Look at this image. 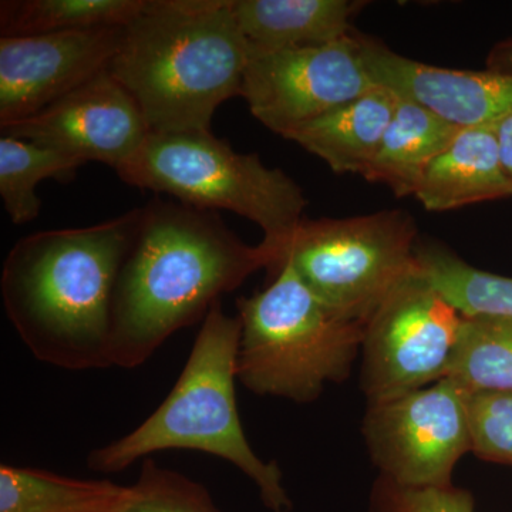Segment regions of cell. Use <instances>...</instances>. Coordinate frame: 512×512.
I'll list each match as a JSON object with an SVG mask.
<instances>
[{
    "instance_id": "6da1fadb",
    "label": "cell",
    "mask_w": 512,
    "mask_h": 512,
    "mask_svg": "<svg viewBox=\"0 0 512 512\" xmlns=\"http://www.w3.org/2000/svg\"><path fill=\"white\" fill-rule=\"evenodd\" d=\"M265 244H245L217 212L178 201L141 208L136 238L121 265L111 319V363L144 365L178 330L204 320L225 293L262 268L278 271Z\"/></svg>"
},
{
    "instance_id": "7a4b0ae2",
    "label": "cell",
    "mask_w": 512,
    "mask_h": 512,
    "mask_svg": "<svg viewBox=\"0 0 512 512\" xmlns=\"http://www.w3.org/2000/svg\"><path fill=\"white\" fill-rule=\"evenodd\" d=\"M140 220L136 208L90 227L35 232L10 249L3 308L39 362L70 372L113 366L114 292Z\"/></svg>"
},
{
    "instance_id": "3957f363",
    "label": "cell",
    "mask_w": 512,
    "mask_h": 512,
    "mask_svg": "<svg viewBox=\"0 0 512 512\" xmlns=\"http://www.w3.org/2000/svg\"><path fill=\"white\" fill-rule=\"evenodd\" d=\"M247 62L234 0H146L109 72L150 133H187L211 131L215 110L241 97Z\"/></svg>"
},
{
    "instance_id": "277c9868",
    "label": "cell",
    "mask_w": 512,
    "mask_h": 512,
    "mask_svg": "<svg viewBox=\"0 0 512 512\" xmlns=\"http://www.w3.org/2000/svg\"><path fill=\"white\" fill-rule=\"evenodd\" d=\"M241 319L229 316L221 301L202 320L200 332L173 390L137 429L96 448L87 466L114 474L168 450H192L228 461L256 485L272 512H291L284 474L275 461H265L251 447L239 419L237 357Z\"/></svg>"
},
{
    "instance_id": "5b68a950",
    "label": "cell",
    "mask_w": 512,
    "mask_h": 512,
    "mask_svg": "<svg viewBox=\"0 0 512 512\" xmlns=\"http://www.w3.org/2000/svg\"><path fill=\"white\" fill-rule=\"evenodd\" d=\"M237 308L238 382L258 396L315 402L326 384L348 379L362 352L365 325L329 308L291 262Z\"/></svg>"
},
{
    "instance_id": "8992f818",
    "label": "cell",
    "mask_w": 512,
    "mask_h": 512,
    "mask_svg": "<svg viewBox=\"0 0 512 512\" xmlns=\"http://www.w3.org/2000/svg\"><path fill=\"white\" fill-rule=\"evenodd\" d=\"M116 171L140 190L170 195L198 210L234 212L259 225L262 244L278 255V271L308 205L288 174L266 167L258 154L238 153L211 131L150 133Z\"/></svg>"
},
{
    "instance_id": "52a82bcc",
    "label": "cell",
    "mask_w": 512,
    "mask_h": 512,
    "mask_svg": "<svg viewBox=\"0 0 512 512\" xmlns=\"http://www.w3.org/2000/svg\"><path fill=\"white\" fill-rule=\"evenodd\" d=\"M416 252L412 215L386 210L343 220H303L284 262H291L329 308L366 326L393 289L419 268Z\"/></svg>"
},
{
    "instance_id": "ba28073f",
    "label": "cell",
    "mask_w": 512,
    "mask_h": 512,
    "mask_svg": "<svg viewBox=\"0 0 512 512\" xmlns=\"http://www.w3.org/2000/svg\"><path fill=\"white\" fill-rule=\"evenodd\" d=\"M466 315L421 272L400 282L367 320L360 387L380 403L446 379Z\"/></svg>"
},
{
    "instance_id": "9c48e42d",
    "label": "cell",
    "mask_w": 512,
    "mask_h": 512,
    "mask_svg": "<svg viewBox=\"0 0 512 512\" xmlns=\"http://www.w3.org/2000/svg\"><path fill=\"white\" fill-rule=\"evenodd\" d=\"M471 393L451 377L367 406L363 437L379 477L409 490L447 488L471 453Z\"/></svg>"
},
{
    "instance_id": "30bf717a",
    "label": "cell",
    "mask_w": 512,
    "mask_h": 512,
    "mask_svg": "<svg viewBox=\"0 0 512 512\" xmlns=\"http://www.w3.org/2000/svg\"><path fill=\"white\" fill-rule=\"evenodd\" d=\"M376 87L353 33L329 45L248 50L242 94L256 120L279 136Z\"/></svg>"
},
{
    "instance_id": "8fae6325",
    "label": "cell",
    "mask_w": 512,
    "mask_h": 512,
    "mask_svg": "<svg viewBox=\"0 0 512 512\" xmlns=\"http://www.w3.org/2000/svg\"><path fill=\"white\" fill-rule=\"evenodd\" d=\"M0 131L2 136L52 148L80 163L99 161L116 170L150 136L136 100L109 70L35 116L2 124Z\"/></svg>"
},
{
    "instance_id": "7c38bea8",
    "label": "cell",
    "mask_w": 512,
    "mask_h": 512,
    "mask_svg": "<svg viewBox=\"0 0 512 512\" xmlns=\"http://www.w3.org/2000/svg\"><path fill=\"white\" fill-rule=\"evenodd\" d=\"M124 28L0 37V126L28 119L109 70Z\"/></svg>"
},
{
    "instance_id": "4fadbf2b",
    "label": "cell",
    "mask_w": 512,
    "mask_h": 512,
    "mask_svg": "<svg viewBox=\"0 0 512 512\" xmlns=\"http://www.w3.org/2000/svg\"><path fill=\"white\" fill-rule=\"evenodd\" d=\"M376 86L426 107L460 128L491 126L512 114V74L444 69L409 59L360 35Z\"/></svg>"
},
{
    "instance_id": "5bb4252c",
    "label": "cell",
    "mask_w": 512,
    "mask_h": 512,
    "mask_svg": "<svg viewBox=\"0 0 512 512\" xmlns=\"http://www.w3.org/2000/svg\"><path fill=\"white\" fill-rule=\"evenodd\" d=\"M495 124L461 128L450 146L424 171L414 197L427 211L457 210L511 197L501 164Z\"/></svg>"
},
{
    "instance_id": "9a60e30c",
    "label": "cell",
    "mask_w": 512,
    "mask_h": 512,
    "mask_svg": "<svg viewBox=\"0 0 512 512\" xmlns=\"http://www.w3.org/2000/svg\"><path fill=\"white\" fill-rule=\"evenodd\" d=\"M396 104L392 90L376 86L293 128L284 138L325 161L335 173L365 175L379 153Z\"/></svg>"
},
{
    "instance_id": "2e32d148",
    "label": "cell",
    "mask_w": 512,
    "mask_h": 512,
    "mask_svg": "<svg viewBox=\"0 0 512 512\" xmlns=\"http://www.w3.org/2000/svg\"><path fill=\"white\" fill-rule=\"evenodd\" d=\"M355 0H234L239 30L252 52L329 45L353 35Z\"/></svg>"
},
{
    "instance_id": "e0dca14e",
    "label": "cell",
    "mask_w": 512,
    "mask_h": 512,
    "mask_svg": "<svg viewBox=\"0 0 512 512\" xmlns=\"http://www.w3.org/2000/svg\"><path fill=\"white\" fill-rule=\"evenodd\" d=\"M460 130L426 107L397 96L379 153L363 177L387 185L397 197L414 195L424 171Z\"/></svg>"
},
{
    "instance_id": "ac0fdd59",
    "label": "cell",
    "mask_w": 512,
    "mask_h": 512,
    "mask_svg": "<svg viewBox=\"0 0 512 512\" xmlns=\"http://www.w3.org/2000/svg\"><path fill=\"white\" fill-rule=\"evenodd\" d=\"M130 500L131 485L0 466V512H123Z\"/></svg>"
},
{
    "instance_id": "d6986e66",
    "label": "cell",
    "mask_w": 512,
    "mask_h": 512,
    "mask_svg": "<svg viewBox=\"0 0 512 512\" xmlns=\"http://www.w3.org/2000/svg\"><path fill=\"white\" fill-rule=\"evenodd\" d=\"M146 0H3L0 32L35 36L100 28H124Z\"/></svg>"
},
{
    "instance_id": "ffe728a7",
    "label": "cell",
    "mask_w": 512,
    "mask_h": 512,
    "mask_svg": "<svg viewBox=\"0 0 512 512\" xmlns=\"http://www.w3.org/2000/svg\"><path fill=\"white\" fill-rule=\"evenodd\" d=\"M447 377L471 394L512 392V316H466Z\"/></svg>"
},
{
    "instance_id": "44dd1931",
    "label": "cell",
    "mask_w": 512,
    "mask_h": 512,
    "mask_svg": "<svg viewBox=\"0 0 512 512\" xmlns=\"http://www.w3.org/2000/svg\"><path fill=\"white\" fill-rule=\"evenodd\" d=\"M83 163L19 138H0V197L10 221L25 225L39 217L42 202L37 184L49 178L72 177Z\"/></svg>"
},
{
    "instance_id": "7402d4cb",
    "label": "cell",
    "mask_w": 512,
    "mask_h": 512,
    "mask_svg": "<svg viewBox=\"0 0 512 512\" xmlns=\"http://www.w3.org/2000/svg\"><path fill=\"white\" fill-rule=\"evenodd\" d=\"M416 256L421 272L464 315L512 316V278L467 264L440 245H417Z\"/></svg>"
},
{
    "instance_id": "603a6c76",
    "label": "cell",
    "mask_w": 512,
    "mask_h": 512,
    "mask_svg": "<svg viewBox=\"0 0 512 512\" xmlns=\"http://www.w3.org/2000/svg\"><path fill=\"white\" fill-rule=\"evenodd\" d=\"M123 512H222L204 485L146 458Z\"/></svg>"
},
{
    "instance_id": "cb8c5ba5",
    "label": "cell",
    "mask_w": 512,
    "mask_h": 512,
    "mask_svg": "<svg viewBox=\"0 0 512 512\" xmlns=\"http://www.w3.org/2000/svg\"><path fill=\"white\" fill-rule=\"evenodd\" d=\"M471 453L512 466V392L471 394Z\"/></svg>"
},
{
    "instance_id": "d4e9b609",
    "label": "cell",
    "mask_w": 512,
    "mask_h": 512,
    "mask_svg": "<svg viewBox=\"0 0 512 512\" xmlns=\"http://www.w3.org/2000/svg\"><path fill=\"white\" fill-rule=\"evenodd\" d=\"M498 150H500L501 164L508 180L512 185V114L495 124Z\"/></svg>"
},
{
    "instance_id": "484cf974",
    "label": "cell",
    "mask_w": 512,
    "mask_h": 512,
    "mask_svg": "<svg viewBox=\"0 0 512 512\" xmlns=\"http://www.w3.org/2000/svg\"><path fill=\"white\" fill-rule=\"evenodd\" d=\"M487 70L512 74V39L498 42L487 56Z\"/></svg>"
}]
</instances>
